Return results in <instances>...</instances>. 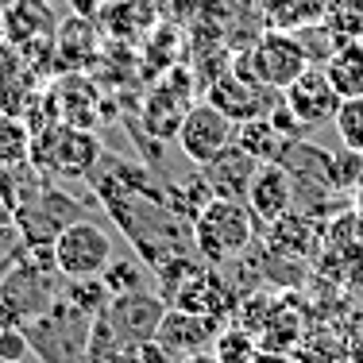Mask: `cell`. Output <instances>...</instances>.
Segmentation results:
<instances>
[{
    "label": "cell",
    "instance_id": "cell-1",
    "mask_svg": "<svg viewBox=\"0 0 363 363\" xmlns=\"http://www.w3.org/2000/svg\"><path fill=\"white\" fill-rule=\"evenodd\" d=\"M259 236V220L247 209V201L213 197L194 220V252L205 267H220L228 259H240Z\"/></svg>",
    "mask_w": 363,
    "mask_h": 363
},
{
    "label": "cell",
    "instance_id": "cell-2",
    "mask_svg": "<svg viewBox=\"0 0 363 363\" xmlns=\"http://www.w3.org/2000/svg\"><path fill=\"white\" fill-rule=\"evenodd\" d=\"M93 321H97V317L82 313L74 301H66L62 294H58L55 306L23 328L28 340H31V356L39 363H85Z\"/></svg>",
    "mask_w": 363,
    "mask_h": 363
},
{
    "label": "cell",
    "instance_id": "cell-3",
    "mask_svg": "<svg viewBox=\"0 0 363 363\" xmlns=\"http://www.w3.org/2000/svg\"><path fill=\"white\" fill-rule=\"evenodd\" d=\"M31 167L50 178H93V170L101 167V143L85 128L55 124L31 135Z\"/></svg>",
    "mask_w": 363,
    "mask_h": 363
},
{
    "label": "cell",
    "instance_id": "cell-4",
    "mask_svg": "<svg viewBox=\"0 0 363 363\" xmlns=\"http://www.w3.org/2000/svg\"><path fill=\"white\" fill-rule=\"evenodd\" d=\"M236 66L252 74L259 85L282 93L286 85H294L309 70V58H306V47H301V39L294 35V31L267 28L263 35L252 43V50L236 58Z\"/></svg>",
    "mask_w": 363,
    "mask_h": 363
},
{
    "label": "cell",
    "instance_id": "cell-5",
    "mask_svg": "<svg viewBox=\"0 0 363 363\" xmlns=\"http://www.w3.org/2000/svg\"><path fill=\"white\" fill-rule=\"evenodd\" d=\"M112 255L116 244L101 224H93V217L66 224L55 240V267L62 279H101Z\"/></svg>",
    "mask_w": 363,
    "mask_h": 363
},
{
    "label": "cell",
    "instance_id": "cell-6",
    "mask_svg": "<svg viewBox=\"0 0 363 363\" xmlns=\"http://www.w3.org/2000/svg\"><path fill=\"white\" fill-rule=\"evenodd\" d=\"M174 143L194 167H205V162H213L228 143H236V120H228L220 108H213L209 101H197V105H189L186 116H182Z\"/></svg>",
    "mask_w": 363,
    "mask_h": 363
},
{
    "label": "cell",
    "instance_id": "cell-7",
    "mask_svg": "<svg viewBox=\"0 0 363 363\" xmlns=\"http://www.w3.org/2000/svg\"><path fill=\"white\" fill-rule=\"evenodd\" d=\"M167 309H170L167 298H159L151 290H135V294H112L105 317L120 333L124 344H147L159 336V325L167 317Z\"/></svg>",
    "mask_w": 363,
    "mask_h": 363
},
{
    "label": "cell",
    "instance_id": "cell-8",
    "mask_svg": "<svg viewBox=\"0 0 363 363\" xmlns=\"http://www.w3.org/2000/svg\"><path fill=\"white\" fill-rule=\"evenodd\" d=\"M271 93L267 85H259L255 77H244L240 70H228V74H217L209 82V89H205V101H209L213 108H220L228 120H236V124H244V120L252 116H267V108H271Z\"/></svg>",
    "mask_w": 363,
    "mask_h": 363
},
{
    "label": "cell",
    "instance_id": "cell-9",
    "mask_svg": "<svg viewBox=\"0 0 363 363\" xmlns=\"http://www.w3.org/2000/svg\"><path fill=\"white\" fill-rule=\"evenodd\" d=\"M217 336H220V317L189 313V309L170 306L167 317H162V325H159V336H155V340H159L174 359H186V356H197V352H209Z\"/></svg>",
    "mask_w": 363,
    "mask_h": 363
},
{
    "label": "cell",
    "instance_id": "cell-10",
    "mask_svg": "<svg viewBox=\"0 0 363 363\" xmlns=\"http://www.w3.org/2000/svg\"><path fill=\"white\" fill-rule=\"evenodd\" d=\"M282 97H286L290 108L298 112L301 120H306L309 132H313V128H321V124H333L336 108H340V101H344L340 93L333 89L325 66H309V70L298 77V82L282 89Z\"/></svg>",
    "mask_w": 363,
    "mask_h": 363
},
{
    "label": "cell",
    "instance_id": "cell-11",
    "mask_svg": "<svg viewBox=\"0 0 363 363\" xmlns=\"http://www.w3.org/2000/svg\"><path fill=\"white\" fill-rule=\"evenodd\" d=\"M259 167H263V162L252 159L244 147L228 143V147L217 155V159L205 162V167H197V170H201V178H205V186H209L213 197L244 201L247 189H252V182H255V174H259Z\"/></svg>",
    "mask_w": 363,
    "mask_h": 363
},
{
    "label": "cell",
    "instance_id": "cell-12",
    "mask_svg": "<svg viewBox=\"0 0 363 363\" xmlns=\"http://www.w3.org/2000/svg\"><path fill=\"white\" fill-rule=\"evenodd\" d=\"M244 201H247V209L255 213L259 224L282 220L294 209V178L286 174V167H282V162H263Z\"/></svg>",
    "mask_w": 363,
    "mask_h": 363
},
{
    "label": "cell",
    "instance_id": "cell-13",
    "mask_svg": "<svg viewBox=\"0 0 363 363\" xmlns=\"http://www.w3.org/2000/svg\"><path fill=\"white\" fill-rule=\"evenodd\" d=\"M35 97V77H31V62H23L20 50H0V105L4 116H23V108Z\"/></svg>",
    "mask_w": 363,
    "mask_h": 363
},
{
    "label": "cell",
    "instance_id": "cell-14",
    "mask_svg": "<svg viewBox=\"0 0 363 363\" xmlns=\"http://www.w3.org/2000/svg\"><path fill=\"white\" fill-rule=\"evenodd\" d=\"M55 101H58V112H62V124L93 132V124H97V89H93L89 77L70 74L66 82H58Z\"/></svg>",
    "mask_w": 363,
    "mask_h": 363
},
{
    "label": "cell",
    "instance_id": "cell-15",
    "mask_svg": "<svg viewBox=\"0 0 363 363\" xmlns=\"http://www.w3.org/2000/svg\"><path fill=\"white\" fill-rule=\"evenodd\" d=\"M325 8L328 0H259L263 23L279 31H298L306 23H317L325 16Z\"/></svg>",
    "mask_w": 363,
    "mask_h": 363
},
{
    "label": "cell",
    "instance_id": "cell-16",
    "mask_svg": "<svg viewBox=\"0 0 363 363\" xmlns=\"http://www.w3.org/2000/svg\"><path fill=\"white\" fill-rule=\"evenodd\" d=\"M236 147H244V151L259 162H279L282 151H286V140H282L279 128L267 116H252V120H244V124H236Z\"/></svg>",
    "mask_w": 363,
    "mask_h": 363
},
{
    "label": "cell",
    "instance_id": "cell-17",
    "mask_svg": "<svg viewBox=\"0 0 363 363\" xmlns=\"http://www.w3.org/2000/svg\"><path fill=\"white\" fill-rule=\"evenodd\" d=\"M325 74L333 82V89L340 93L344 101L348 97H363V39L340 47L333 58L325 62Z\"/></svg>",
    "mask_w": 363,
    "mask_h": 363
},
{
    "label": "cell",
    "instance_id": "cell-18",
    "mask_svg": "<svg viewBox=\"0 0 363 363\" xmlns=\"http://www.w3.org/2000/svg\"><path fill=\"white\" fill-rule=\"evenodd\" d=\"M31 162V128L23 116H0V170H20Z\"/></svg>",
    "mask_w": 363,
    "mask_h": 363
},
{
    "label": "cell",
    "instance_id": "cell-19",
    "mask_svg": "<svg viewBox=\"0 0 363 363\" xmlns=\"http://www.w3.org/2000/svg\"><path fill=\"white\" fill-rule=\"evenodd\" d=\"M101 279H105V286L112 294H135V290L151 286V274H147L140 255H112V263L105 267Z\"/></svg>",
    "mask_w": 363,
    "mask_h": 363
},
{
    "label": "cell",
    "instance_id": "cell-20",
    "mask_svg": "<svg viewBox=\"0 0 363 363\" xmlns=\"http://www.w3.org/2000/svg\"><path fill=\"white\" fill-rule=\"evenodd\" d=\"M321 20H325V28L348 47V43L363 39V0H328Z\"/></svg>",
    "mask_w": 363,
    "mask_h": 363
},
{
    "label": "cell",
    "instance_id": "cell-21",
    "mask_svg": "<svg viewBox=\"0 0 363 363\" xmlns=\"http://www.w3.org/2000/svg\"><path fill=\"white\" fill-rule=\"evenodd\" d=\"M62 298H66V301H74V306L82 309V313L101 317V313L108 309V301H112V290L105 286V279H66Z\"/></svg>",
    "mask_w": 363,
    "mask_h": 363
},
{
    "label": "cell",
    "instance_id": "cell-22",
    "mask_svg": "<svg viewBox=\"0 0 363 363\" xmlns=\"http://www.w3.org/2000/svg\"><path fill=\"white\" fill-rule=\"evenodd\" d=\"M124 352H128V344L120 340V333L108 325V317L101 313L97 321H93L89 348H85V363H124Z\"/></svg>",
    "mask_w": 363,
    "mask_h": 363
},
{
    "label": "cell",
    "instance_id": "cell-23",
    "mask_svg": "<svg viewBox=\"0 0 363 363\" xmlns=\"http://www.w3.org/2000/svg\"><path fill=\"white\" fill-rule=\"evenodd\" d=\"M209 352L217 356V363H255V356H259L247 328H220V336L213 340Z\"/></svg>",
    "mask_w": 363,
    "mask_h": 363
},
{
    "label": "cell",
    "instance_id": "cell-24",
    "mask_svg": "<svg viewBox=\"0 0 363 363\" xmlns=\"http://www.w3.org/2000/svg\"><path fill=\"white\" fill-rule=\"evenodd\" d=\"M294 35L301 39V47H306V58H309V66H325L328 58L336 55V50L344 47L340 39L333 35V31L325 28V20H317V23H306V28H298Z\"/></svg>",
    "mask_w": 363,
    "mask_h": 363
},
{
    "label": "cell",
    "instance_id": "cell-25",
    "mask_svg": "<svg viewBox=\"0 0 363 363\" xmlns=\"http://www.w3.org/2000/svg\"><path fill=\"white\" fill-rule=\"evenodd\" d=\"M333 128H336V135H340V143L348 147V151L363 155V97L340 101V108H336V116H333Z\"/></svg>",
    "mask_w": 363,
    "mask_h": 363
},
{
    "label": "cell",
    "instance_id": "cell-26",
    "mask_svg": "<svg viewBox=\"0 0 363 363\" xmlns=\"http://www.w3.org/2000/svg\"><path fill=\"white\" fill-rule=\"evenodd\" d=\"M267 120L279 128V135H282L286 143H298V140H306V135H309L306 120H301L298 112L290 108L286 97H274V101H271V108H267Z\"/></svg>",
    "mask_w": 363,
    "mask_h": 363
},
{
    "label": "cell",
    "instance_id": "cell-27",
    "mask_svg": "<svg viewBox=\"0 0 363 363\" xmlns=\"http://www.w3.org/2000/svg\"><path fill=\"white\" fill-rule=\"evenodd\" d=\"M28 356H31L28 333H23V328H16V325H4V328H0V359H8V363H28Z\"/></svg>",
    "mask_w": 363,
    "mask_h": 363
},
{
    "label": "cell",
    "instance_id": "cell-28",
    "mask_svg": "<svg viewBox=\"0 0 363 363\" xmlns=\"http://www.w3.org/2000/svg\"><path fill=\"white\" fill-rule=\"evenodd\" d=\"M16 228V201H12V182L8 170H0V232Z\"/></svg>",
    "mask_w": 363,
    "mask_h": 363
},
{
    "label": "cell",
    "instance_id": "cell-29",
    "mask_svg": "<svg viewBox=\"0 0 363 363\" xmlns=\"http://www.w3.org/2000/svg\"><path fill=\"white\" fill-rule=\"evenodd\" d=\"M255 363H298V359H294V356H286V352H259V356H255Z\"/></svg>",
    "mask_w": 363,
    "mask_h": 363
},
{
    "label": "cell",
    "instance_id": "cell-30",
    "mask_svg": "<svg viewBox=\"0 0 363 363\" xmlns=\"http://www.w3.org/2000/svg\"><path fill=\"white\" fill-rule=\"evenodd\" d=\"M178 363H217V356H213V352H197V356H186Z\"/></svg>",
    "mask_w": 363,
    "mask_h": 363
},
{
    "label": "cell",
    "instance_id": "cell-31",
    "mask_svg": "<svg viewBox=\"0 0 363 363\" xmlns=\"http://www.w3.org/2000/svg\"><path fill=\"white\" fill-rule=\"evenodd\" d=\"M356 213L363 217V178H359V186H356Z\"/></svg>",
    "mask_w": 363,
    "mask_h": 363
},
{
    "label": "cell",
    "instance_id": "cell-32",
    "mask_svg": "<svg viewBox=\"0 0 363 363\" xmlns=\"http://www.w3.org/2000/svg\"><path fill=\"white\" fill-rule=\"evenodd\" d=\"M0 116H4V105H0Z\"/></svg>",
    "mask_w": 363,
    "mask_h": 363
},
{
    "label": "cell",
    "instance_id": "cell-33",
    "mask_svg": "<svg viewBox=\"0 0 363 363\" xmlns=\"http://www.w3.org/2000/svg\"><path fill=\"white\" fill-rule=\"evenodd\" d=\"M0 363H8V359H0Z\"/></svg>",
    "mask_w": 363,
    "mask_h": 363
}]
</instances>
